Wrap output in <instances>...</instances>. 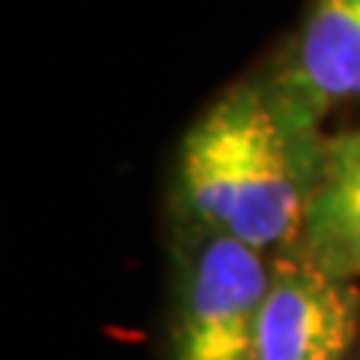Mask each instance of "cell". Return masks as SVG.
<instances>
[{
    "label": "cell",
    "instance_id": "obj_2",
    "mask_svg": "<svg viewBox=\"0 0 360 360\" xmlns=\"http://www.w3.org/2000/svg\"><path fill=\"white\" fill-rule=\"evenodd\" d=\"M270 255L177 219L172 360H255Z\"/></svg>",
    "mask_w": 360,
    "mask_h": 360
},
{
    "label": "cell",
    "instance_id": "obj_6",
    "mask_svg": "<svg viewBox=\"0 0 360 360\" xmlns=\"http://www.w3.org/2000/svg\"><path fill=\"white\" fill-rule=\"evenodd\" d=\"M328 153H330V156H357V160H360V127L352 129V132L330 135Z\"/></svg>",
    "mask_w": 360,
    "mask_h": 360
},
{
    "label": "cell",
    "instance_id": "obj_1",
    "mask_svg": "<svg viewBox=\"0 0 360 360\" xmlns=\"http://www.w3.org/2000/svg\"><path fill=\"white\" fill-rule=\"evenodd\" d=\"M330 139L285 108L262 75L234 82L177 148L174 217L264 255L295 250Z\"/></svg>",
    "mask_w": 360,
    "mask_h": 360
},
{
    "label": "cell",
    "instance_id": "obj_5",
    "mask_svg": "<svg viewBox=\"0 0 360 360\" xmlns=\"http://www.w3.org/2000/svg\"><path fill=\"white\" fill-rule=\"evenodd\" d=\"M297 250L342 283L360 279V160L330 156L309 201Z\"/></svg>",
    "mask_w": 360,
    "mask_h": 360
},
{
    "label": "cell",
    "instance_id": "obj_4",
    "mask_svg": "<svg viewBox=\"0 0 360 360\" xmlns=\"http://www.w3.org/2000/svg\"><path fill=\"white\" fill-rule=\"evenodd\" d=\"M295 117L319 127L360 99V0H309L297 33L264 72Z\"/></svg>",
    "mask_w": 360,
    "mask_h": 360
},
{
    "label": "cell",
    "instance_id": "obj_3",
    "mask_svg": "<svg viewBox=\"0 0 360 360\" xmlns=\"http://www.w3.org/2000/svg\"><path fill=\"white\" fill-rule=\"evenodd\" d=\"M360 336V288L321 274L297 246L270 258L255 360H348Z\"/></svg>",
    "mask_w": 360,
    "mask_h": 360
}]
</instances>
